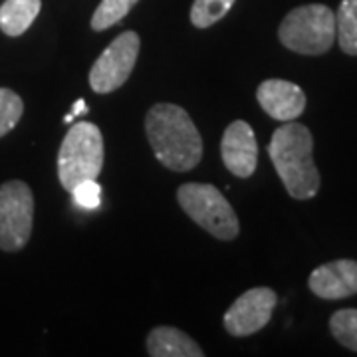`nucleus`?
<instances>
[{"mask_svg": "<svg viewBox=\"0 0 357 357\" xmlns=\"http://www.w3.org/2000/svg\"><path fill=\"white\" fill-rule=\"evenodd\" d=\"M145 131L155 157L171 171L185 173L201 163L203 139L191 115L175 103H157L145 117Z\"/></svg>", "mask_w": 357, "mask_h": 357, "instance_id": "1", "label": "nucleus"}, {"mask_svg": "<svg viewBox=\"0 0 357 357\" xmlns=\"http://www.w3.org/2000/svg\"><path fill=\"white\" fill-rule=\"evenodd\" d=\"M314 137L302 123L286 121L274 131L268 143V155L280 175L288 195L298 201L314 199L319 191V171L314 163Z\"/></svg>", "mask_w": 357, "mask_h": 357, "instance_id": "2", "label": "nucleus"}, {"mask_svg": "<svg viewBox=\"0 0 357 357\" xmlns=\"http://www.w3.org/2000/svg\"><path fill=\"white\" fill-rule=\"evenodd\" d=\"M278 38L296 54L321 56L335 42V14L326 4H306L286 14Z\"/></svg>", "mask_w": 357, "mask_h": 357, "instance_id": "3", "label": "nucleus"}, {"mask_svg": "<svg viewBox=\"0 0 357 357\" xmlns=\"http://www.w3.org/2000/svg\"><path fill=\"white\" fill-rule=\"evenodd\" d=\"M103 169V135L93 123H76L66 133L58 153V178L66 191L77 183L98 178Z\"/></svg>", "mask_w": 357, "mask_h": 357, "instance_id": "4", "label": "nucleus"}, {"mask_svg": "<svg viewBox=\"0 0 357 357\" xmlns=\"http://www.w3.org/2000/svg\"><path fill=\"white\" fill-rule=\"evenodd\" d=\"M178 206L218 241H234L241 232L238 217L227 197L206 183H185L177 189Z\"/></svg>", "mask_w": 357, "mask_h": 357, "instance_id": "5", "label": "nucleus"}, {"mask_svg": "<svg viewBox=\"0 0 357 357\" xmlns=\"http://www.w3.org/2000/svg\"><path fill=\"white\" fill-rule=\"evenodd\" d=\"M34 225V195L24 181L0 185V250L24 248Z\"/></svg>", "mask_w": 357, "mask_h": 357, "instance_id": "6", "label": "nucleus"}, {"mask_svg": "<svg viewBox=\"0 0 357 357\" xmlns=\"http://www.w3.org/2000/svg\"><path fill=\"white\" fill-rule=\"evenodd\" d=\"M141 40L137 32H123L102 52L96 64L89 70V86L96 93H112L121 88L131 76L137 56H139Z\"/></svg>", "mask_w": 357, "mask_h": 357, "instance_id": "7", "label": "nucleus"}, {"mask_svg": "<svg viewBox=\"0 0 357 357\" xmlns=\"http://www.w3.org/2000/svg\"><path fill=\"white\" fill-rule=\"evenodd\" d=\"M276 292L270 288H252L234 300L225 314V328L234 337H246L266 326L276 307Z\"/></svg>", "mask_w": 357, "mask_h": 357, "instance_id": "8", "label": "nucleus"}, {"mask_svg": "<svg viewBox=\"0 0 357 357\" xmlns=\"http://www.w3.org/2000/svg\"><path fill=\"white\" fill-rule=\"evenodd\" d=\"M220 155H222V163L232 175L241 178L255 175L258 165V143H256L255 129L243 119L232 121L222 133Z\"/></svg>", "mask_w": 357, "mask_h": 357, "instance_id": "9", "label": "nucleus"}, {"mask_svg": "<svg viewBox=\"0 0 357 357\" xmlns=\"http://www.w3.org/2000/svg\"><path fill=\"white\" fill-rule=\"evenodd\" d=\"M256 100L272 119L294 121L306 109V93L288 79H264L256 89Z\"/></svg>", "mask_w": 357, "mask_h": 357, "instance_id": "10", "label": "nucleus"}, {"mask_svg": "<svg viewBox=\"0 0 357 357\" xmlns=\"http://www.w3.org/2000/svg\"><path fill=\"white\" fill-rule=\"evenodd\" d=\"M321 300H342L357 294V260H333L318 266L307 280Z\"/></svg>", "mask_w": 357, "mask_h": 357, "instance_id": "11", "label": "nucleus"}, {"mask_svg": "<svg viewBox=\"0 0 357 357\" xmlns=\"http://www.w3.org/2000/svg\"><path fill=\"white\" fill-rule=\"evenodd\" d=\"M147 354L151 357H203L201 345L185 332L171 326L153 328L147 335Z\"/></svg>", "mask_w": 357, "mask_h": 357, "instance_id": "12", "label": "nucleus"}, {"mask_svg": "<svg viewBox=\"0 0 357 357\" xmlns=\"http://www.w3.org/2000/svg\"><path fill=\"white\" fill-rule=\"evenodd\" d=\"M42 0H4L0 6V30L6 36H22L36 20Z\"/></svg>", "mask_w": 357, "mask_h": 357, "instance_id": "13", "label": "nucleus"}, {"mask_svg": "<svg viewBox=\"0 0 357 357\" xmlns=\"http://www.w3.org/2000/svg\"><path fill=\"white\" fill-rule=\"evenodd\" d=\"M335 36L347 56H357V0H342L335 14Z\"/></svg>", "mask_w": 357, "mask_h": 357, "instance_id": "14", "label": "nucleus"}, {"mask_svg": "<svg viewBox=\"0 0 357 357\" xmlns=\"http://www.w3.org/2000/svg\"><path fill=\"white\" fill-rule=\"evenodd\" d=\"M139 0H102L91 16V30L103 32L121 22Z\"/></svg>", "mask_w": 357, "mask_h": 357, "instance_id": "15", "label": "nucleus"}, {"mask_svg": "<svg viewBox=\"0 0 357 357\" xmlns=\"http://www.w3.org/2000/svg\"><path fill=\"white\" fill-rule=\"evenodd\" d=\"M234 0H195L191 6V22L197 28H208L222 20L232 8Z\"/></svg>", "mask_w": 357, "mask_h": 357, "instance_id": "16", "label": "nucleus"}, {"mask_svg": "<svg viewBox=\"0 0 357 357\" xmlns=\"http://www.w3.org/2000/svg\"><path fill=\"white\" fill-rule=\"evenodd\" d=\"M332 335L340 344L357 354V310L345 307L335 312L330 319Z\"/></svg>", "mask_w": 357, "mask_h": 357, "instance_id": "17", "label": "nucleus"}, {"mask_svg": "<svg viewBox=\"0 0 357 357\" xmlns=\"http://www.w3.org/2000/svg\"><path fill=\"white\" fill-rule=\"evenodd\" d=\"M24 114L22 98L8 88H0V137L10 133Z\"/></svg>", "mask_w": 357, "mask_h": 357, "instance_id": "18", "label": "nucleus"}, {"mask_svg": "<svg viewBox=\"0 0 357 357\" xmlns=\"http://www.w3.org/2000/svg\"><path fill=\"white\" fill-rule=\"evenodd\" d=\"M70 192L74 195V201L82 208H98L102 204V185L96 178L77 183Z\"/></svg>", "mask_w": 357, "mask_h": 357, "instance_id": "19", "label": "nucleus"}, {"mask_svg": "<svg viewBox=\"0 0 357 357\" xmlns=\"http://www.w3.org/2000/svg\"><path fill=\"white\" fill-rule=\"evenodd\" d=\"M72 114L74 115L88 114V103H86V100H77V102L72 105Z\"/></svg>", "mask_w": 357, "mask_h": 357, "instance_id": "20", "label": "nucleus"}, {"mask_svg": "<svg viewBox=\"0 0 357 357\" xmlns=\"http://www.w3.org/2000/svg\"><path fill=\"white\" fill-rule=\"evenodd\" d=\"M74 117H76V115H74V114H68L64 117V121H66V123H72V121H74Z\"/></svg>", "mask_w": 357, "mask_h": 357, "instance_id": "21", "label": "nucleus"}]
</instances>
